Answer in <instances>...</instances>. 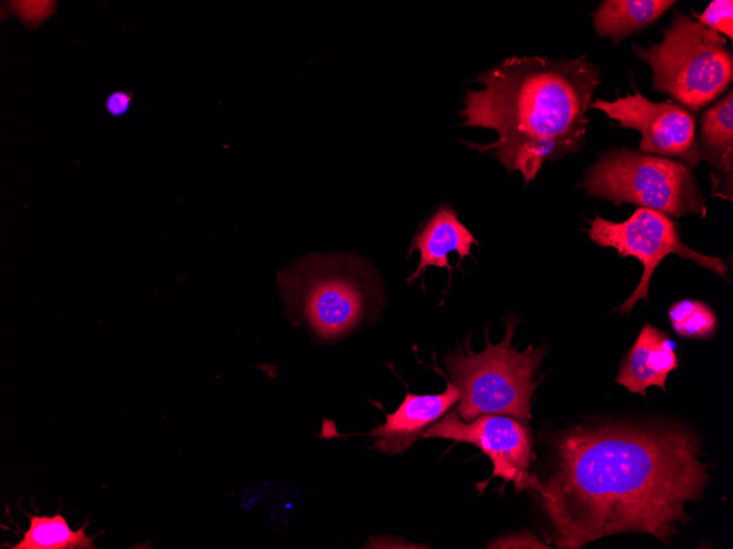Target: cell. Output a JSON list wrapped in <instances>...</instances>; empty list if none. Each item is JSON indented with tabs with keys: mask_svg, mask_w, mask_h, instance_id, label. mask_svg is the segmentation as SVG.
Listing matches in <instances>:
<instances>
[{
	"mask_svg": "<svg viewBox=\"0 0 733 549\" xmlns=\"http://www.w3.org/2000/svg\"><path fill=\"white\" fill-rule=\"evenodd\" d=\"M701 443L672 424L573 426L560 434L552 472L534 490L559 548L650 534L664 544L686 523L710 479Z\"/></svg>",
	"mask_w": 733,
	"mask_h": 549,
	"instance_id": "6da1fadb",
	"label": "cell"
},
{
	"mask_svg": "<svg viewBox=\"0 0 733 549\" xmlns=\"http://www.w3.org/2000/svg\"><path fill=\"white\" fill-rule=\"evenodd\" d=\"M480 90H466L462 125L489 128L497 139L464 141L490 152L508 172L534 180L544 161L579 150L600 70L586 55L574 59L509 57L480 72Z\"/></svg>",
	"mask_w": 733,
	"mask_h": 549,
	"instance_id": "7a4b0ae2",
	"label": "cell"
},
{
	"mask_svg": "<svg viewBox=\"0 0 733 549\" xmlns=\"http://www.w3.org/2000/svg\"><path fill=\"white\" fill-rule=\"evenodd\" d=\"M287 317L320 341L345 336L376 310L381 285L352 253L309 254L278 275Z\"/></svg>",
	"mask_w": 733,
	"mask_h": 549,
	"instance_id": "3957f363",
	"label": "cell"
},
{
	"mask_svg": "<svg viewBox=\"0 0 733 549\" xmlns=\"http://www.w3.org/2000/svg\"><path fill=\"white\" fill-rule=\"evenodd\" d=\"M520 319L505 318L504 339L493 344L485 329V347L476 353L466 335L443 363L450 382L459 390L455 413L465 422L484 414L510 415L526 425L531 420L532 398L540 379H535L548 347L530 344L525 351L512 346L511 339Z\"/></svg>",
	"mask_w": 733,
	"mask_h": 549,
	"instance_id": "277c9868",
	"label": "cell"
},
{
	"mask_svg": "<svg viewBox=\"0 0 733 549\" xmlns=\"http://www.w3.org/2000/svg\"><path fill=\"white\" fill-rule=\"evenodd\" d=\"M663 39L632 52L652 69L653 89L697 112L720 96L733 79V57L723 35L680 11Z\"/></svg>",
	"mask_w": 733,
	"mask_h": 549,
	"instance_id": "5b68a950",
	"label": "cell"
},
{
	"mask_svg": "<svg viewBox=\"0 0 733 549\" xmlns=\"http://www.w3.org/2000/svg\"><path fill=\"white\" fill-rule=\"evenodd\" d=\"M583 186L588 196L616 205L631 203L673 217L707 215L691 169L666 157L612 149L588 168Z\"/></svg>",
	"mask_w": 733,
	"mask_h": 549,
	"instance_id": "8992f818",
	"label": "cell"
},
{
	"mask_svg": "<svg viewBox=\"0 0 733 549\" xmlns=\"http://www.w3.org/2000/svg\"><path fill=\"white\" fill-rule=\"evenodd\" d=\"M587 235L595 243L614 249L621 256H633L642 266V277L617 310L629 313L639 299L649 300V285L654 270L668 254L675 253L726 279V266L720 258L709 256L686 245L677 225L665 214L639 207L623 221H611L596 215L588 220Z\"/></svg>",
	"mask_w": 733,
	"mask_h": 549,
	"instance_id": "52a82bcc",
	"label": "cell"
},
{
	"mask_svg": "<svg viewBox=\"0 0 733 549\" xmlns=\"http://www.w3.org/2000/svg\"><path fill=\"white\" fill-rule=\"evenodd\" d=\"M421 436L477 446L493 462L492 478H501L504 484L512 482L517 492L539 485L529 472L533 458L530 430L512 416L484 414L465 422L453 411L432 423Z\"/></svg>",
	"mask_w": 733,
	"mask_h": 549,
	"instance_id": "ba28073f",
	"label": "cell"
},
{
	"mask_svg": "<svg viewBox=\"0 0 733 549\" xmlns=\"http://www.w3.org/2000/svg\"><path fill=\"white\" fill-rule=\"evenodd\" d=\"M590 107L602 111L621 127L638 130L643 153L677 158L690 169L702 160L695 116L673 100L654 102L635 91L614 101L596 99Z\"/></svg>",
	"mask_w": 733,
	"mask_h": 549,
	"instance_id": "9c48e42d",
	"label": "cell"
},
{
	"mask_svg": "<svg viewBox=\"0 0 733 549\" xmlns=\"http://www.w3.org/2000/svg\"><path fill=\"white\" fill-rule=\"evenodd\" d=\"M459 397V390L450 381H447V389L441 393L407 392L398 408L385 414V422L368 433L373 438V445L369 448L386 455L405 453L428 426L456 403Z\"/></svg>",
	"mask_w": 733,
	"mask_h": 549,
	"instance_id": "30bf717a",
	"label": "cell"
},
{
	"mask_svg": "<svg viewBox=\"0 0 733 549\" xmlns=\"http://www.w3.org/2000/svg\"><path fill=\"white\" fill-rule=\"evenodd\" d=\"M472 244L478 242L459 220L456 211L448 204L439 206L411 240L408 254L418 250L420 260L416 271L406 278L407 284L414 279H420L424 284L427 267L435 266L448 271L450 287L454 267L463 272L462 261L472 256Z\"/></svg>",
	"mask_w": 733,
	"mask_h": 549,
	"instance_id": "8fae6325",
	"label": "cell"
},
{
	"mask_svg": "<svg viewBox=\"0 0 733 549\" xmlns=\"http://www.w3.org/2000/svg\"><path fill=\"white\" fill-rule=\"evenodd\" d=\"M677 367L676 343L667 332L645 322L621 359L614 381L646 398V390L652 386L665 392L667 377Z\"/></svg>",
	"mask_w": 733,
	"mask_h": 549,
	"instance_id": "7c38bea8",
	"label": "cell"
},
{
	"mask_svg": "<svg viewBox=\"0 0 733 549\" xmlns=\"http://www.w3.org/2000/svg\"><path fill=\"white\" fill-rule=\"evenodd\" d=\"M702 160L712 170V195L732 201L733 176V92L732 89L714 105L706 110L700 119L698 141Z\"/></svg>",
	"mask_w": 733,
	"mask_h": 549,
	"instance_id": "4fadbf2b",
	"label": "cell"
},
{
	"mask_svg": "<svg viewBox=\"0 0 733 549\" xmlns=\"http://www.w3.org/2000/svg\"><path fill=\"white\" fill-rule=\"evenodd\" d=\"M676 1L673 0H604L593 12L598 36L614 44L645 28Z\"/></svg>",
	"mask_w": 733,
	"mask_h": 549,
	"instance_id": "5bb4252c",
	"label": "cell"
},
{
	"mask_svg": "<svg viewBox=\"0 0 733 549\" xmlns=\"http://www.w3.org/2000/svg\"><path fill=\"white\" fill-rule=\"evenodd\" d=\"M30 519L27 530L23 533L21 540L10 546L11 549H94V536H88L84 523L77 530H72L67 519L56 513L53 516L26 513Z\"/></svg>",
	"mask_w": 733,
	"mask_h": 549,
	"instance_id": "9a60e30c",
	"label": "cell"
},
{
	"mask_svg": "<svg viewBox=\"0 0 733 549\" xmlns=\"http://www.w3.org/2000/svg\"><path fill=\"white\" fill-rule=\"evenodd\" d=\"M668 319L676 334L693 340H707L714 335L718 318L703 301L683 299L668 309Z\"/></svg>",
	"mask_w": 733,
	"mask_h": 549,
	"instance_id": "2e32d148",
	"label": "cell"
},
{
	"mask_svg": "<svg viewBox=\"0 0 733 549\" xmlns=\"http://www.w3.org/2000/svg\"><path fill=\"white\" fill-rule=\"evenodd\" d=\"M732 0H715L707 7L702 14L693 12V15L704 26L732 39Z\"/></svg>",
	"mask_w": 733,
	"mask_h": 549,
	"instance_id": "e0dca14e",
	"label": "cell"
},
{
	"mask_svg": "<svg viewBox=\"0 0 733 549\" xmlns=\"http://www.w3.org/2000/svg\"><path fill=\"white\" fill-rule=\"evenodd\" d=\"M487 548H551L549 545L541 541L537 536L528 530L515 533L505 537H500L490 544Z\"/></svg>",
	"mask_w": 733,
	"mask_h": 549,
	"instance_id": "ac0fdd59",
	"label": "cell"
},
{
	"mask_svg": "<svg viewBox=\"0 0 733 549\" xmlns=\"http://www.w3.org/2000/svg\"><path fill=\"white\" fill-rule=\"evenodd\" d=\"M133 90H114L108 94L104 101V108L112 117H122L126 115L132 106Z\"/></svg>",
	"mask_w": 733,
	"mask_h": 549,
	"instance_id": "d6986e66",
	"label": "cell"
}]
</instances>
